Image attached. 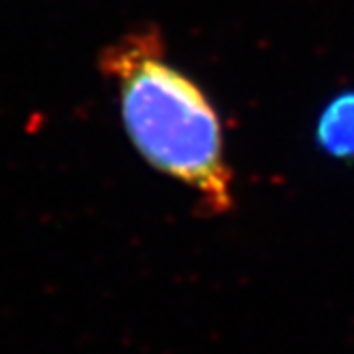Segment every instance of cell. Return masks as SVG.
Here are the masks:
<instances>
[{
  "mask_svg": "<svg viewBox=\"0 0 354 354\" xmlns=\"http://www.w3.org/2000/svg\"><path fill=\"white\" fill-rule=\"evenodd\" d=\"M120 92L124 131L143 160L194 190L209 214L233 207V171L220 118L190 77L165 60L156 30L122 37L100 54Z\"/></svg>",
  "mask_w": 354,
  "mask_h": 354,
  "instance_id": "1",
  "label": "cell"
},
{
  "mask_svg": "<svg viewBox=\"0 0 354 354\" xmlns=\"http://www.w3.org/2000/svg\"><path fill=\"white\" fill-rule=\"evenodd\" d=\"M316 141L328 156L354 160V90L335 96L322 109Z\"/></svg>",
  "mask_w": 354,
  "mask_h": 354,
  "instance_id": "2",
  "label": "cell"
}]
</instances>
